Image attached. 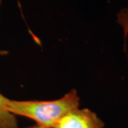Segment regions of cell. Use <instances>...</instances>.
I'll return each mask as SVG.
<instances>
[{"label":"cell","instance_id":"6da1fadb","mask_svg":"<svg viewBox=\"0 0 128 128\" xmlns=\"http://www.w3.org/2000/svg\"><path fill=\"white\" fill-rule=\"evenodd\" d=\"M79 107V97L75 90L58 100L50 101L12 100L6 102L11 114L26 117L34 120L38 126L54 128L65 114Z\"/></svg>","mask_w":128,"mask_h":128},{"label":"cell","instance_id":"7a4b0ae2","mask_svg":"<svg viewBox=\"0 0 128 128\" xmlns=\"http://www.w3.org/2000/svg\"><path fill=\"white\" fill-rule=\"evenodd\" d=\"M54 128H105V123L92 110L77 108L65 114Z\"/></svg>","mask_w":128,"mask_h":128},{"label":"cell","instance_id":"3957f363","mask_svg":"<svg viewBox=\"0 0 128 128\" xmlns=\"http://www.w3.org/2000/svg\"><path fill=\"white\" fill-rule=\"evenodd\" d=\"M7 100L8 98L0 93V128H18L16 116L7 110Z\"/></svg>","mask_w":128,"mask_h":128},{"label":"cell","instance_id":"277c9868","mask_svg":"<svg viewBox=\"0 0 128 128\" xmlns=\"http://www.w3.org/2000/svg\"><path fill=\"white\" fill-rule=\"evenodd\" d=\"M117 23L120 24L124 32V51H126V42L128 36V6L121 9L117 14Z\"/></svg>","mask_w":128,"mask_h":128},{"label":"cell","instance_id":"5b68a950","mask_svg":"<svg viewBox=\"0 0 128 128\" xmlns=\"http://www.w3.org/2000/svg\"><path fill=\"white\" fill-rule=\"evenodd\" d=\"M42 128V127H41V126H38V125H37V124H35V125L30 126V127H27V128Z\"/></svg>","mask_w":128,"mask_h":128},{"label":"cell","instance_id":"8992f818","mask_svg":"<svg viewBox=\"0 0 128 128\" xmlns=\"http://www.w3.org/2000/svg\"><path fill=\"white\" fill-rule=\"evenodd\" d=\"M1 3H2V0H0V5H1Z\"/></svg>","mask_w":128,"mask_h":128}]
</instances>
